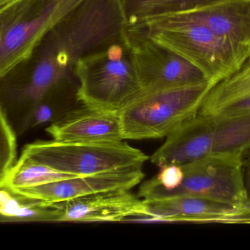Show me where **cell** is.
<instances>
[{
  "mask_svg": "<svg viewBox=\"0 0 250 250\" xmlns=\"http://www.w3.org/2000/svg\"><path fill=\"white\" fill-rule=\"evenodd\" d=\"M183 57L215 85L239 70L250 54L233 46L200 22L178 14L162 16L132 30Z\"/></svg>",
  "mask_w": 250,
  "mask_h": 250,
  "instance_id": "6da1fadb",
  "label": "cell"
},
{
  "mask_svg": "<svg viewBox=\"0 0 250 250\" xmlns=\"http://www.w3.org/2000/svg\"><path fill=\"white\" fill-rule=\"evenodd\" d=\"M76 98L82 105L120 113L143 93L126 36L75 63Z\"/></svg>",
  "mask_w": 250,
  "mask_h": 250,
  "instance_id": "7a4b0ae2",
  "label": "cell"
},
{
  "mask_svg": "<svg viewBox=\"0 0 250 250\" xmlns=\"http://www.w3.org/2000/svg\"><path fill=\"white\" fill-rule=\"evenodd\" d=\"M84 0H13L0 7V82Z\"/></svg>",
  "mask_w": 250,
  "mask_h": 250,
  "instance_id": "3957f363",
  "label": "cell"
},
{
  "mask_svg": "<svg viewBox=\"0 0 250 250\" xmlns=\"http://www.w3.org/2000/svg\"><path fill=\"white\" fill-rule=\"evenodd\" d=\"M205 82L144 92L120 113L125 139L167 137L198 113L211 87Z\"/></svg>",
  "mask_w": 250,
  "mask_h": 250,
  "instance_id": "277c9868",
  "label": "cell"
},
{
  "mask_svg": "<svg viewBox=\"0 0 250 250\" xmlns=\"http://www.w3.org/2000/svg\"><path fill=\"white\" fill-rule=\"evenodd\" d=\"M22 154L57 171L84 176L129 167H142L148 157L120 142L38 141L28 144Z\"/></svg>",
  "mask_w": 250,
  "mask_h": 250,
  "instance_id": "5b68a950",
  "label": "cell"
},
{
  "mask_svg": "<svg viewBox=\"0 0 250 250\" xmlns=\"http://www.w3.org/2000/svg\"><path fill=\"white\" fill-rule=\"evenodd\" d=\"M243 158L211 156L182 166L184 179L174 190L151 191L138 195L143 200L177 195L204 198L239 207L248 201L243 172Z\"/></svg>",
  "mask_w": 250,
  "mask_h": 250,
  "instance_id": "8992f818",
  "label": "cell"
},
{
  "mask_svg": "<svg viewBox=\"0 0 250 250\" xmlns=\"http://www.w3.org/2000/svg\"><path fill=\"white\" fill-rule=\"evenodd\" d=\"M126 36L144 93L209 81L192 63L142 34L126 30Z\"/></svg>",
  "mask_w": 250,
  "mask_h": 250,
  "instance_id": "52a82bcc",
  "label": "cell"
},
{
  "mask_svg": "<svg viewBox=\"0 0 250 250\" xmlns=\"http://www.w3.org/2000/svg\"><path fill=\"white\" fill-rule=\"evenodd\" d=\"M144 176L142 167H129L61 179L16 190L46 205H53L100 192L130 190L142 182Z\"/></svg>",
  "mask_w": 250,
  "mask_h": 250,
  "instance_id": "ba28073f",
  "label": "cell"
},
{
  "mask_svg": "<svg viewBox=\"0 0 250 250\" xmlns=\"http://www.w3.org/2000/svg\"><path fill=\"white\" fill-rule=\"evenodd\" d=\"M60 223H117L131 217H146V204L129 190H114L56 204Z\"/></svg>",
  "mask_w": 250,
  "mask_h": 250,
  "instance_id": "9c48e42d",
  "label": "cell"
},
{
  "mask_svg": "<svg viewBox=\"0 0 250 250\" xmlns=\"http://www.w3.org/2000/svg\"><path fill=\"white\" fill-rule=\"evenodd\" d=\"M52 139L60 142H120L125 140L120 113L98 110L81 104L48 125Z\"/></svg>",
  "mask_w": 250,
  "mask_h": 250,
  "instance_id": "30bf717a",
  "label": "cell"
},
{
  "mask_svg": "<svg viewBox=\"0 0 250 250\" xmlns=\"http://www.w3.org/2000/svg\"><path fill=\"white\" fill-rule=\"evenodd\" d=\"M146 219L159 222L229 224L239 207L188 195L145 201Z\"/></svg>",
  "mask_w": 250,
  "mask_h": 250,
  "instance_id": "8fae6325",
  "label": "cell"
},
{
  "mask_svg": "<svg viewBox=\"0 0 250 250\" xmlns=\"http://www.w3.org/2000/svg\"><path fill=\"white\" fill-rule=\"evenodd\" d=\"M176 14L200 22L233 46L250 54V0H229Z\"/></svg>",
  "mask_w": 250,
  "mask_h": 250,
  "instance_id": "7c38bea8",
  "label": "cell"
},
{
  "mask_svg": "<svg viewBox=\"0 0 250 250\" xmlns=\"http://www.w3.org/2000/svg\"><path fill=\"white\" fill-rule=\"evenodd\" d=\"M198 113L221 117L250 114V59L239 70L211 87Z\"/></svg>",
  "mask_w": 250,
  "mask_h": 250,
  "instance_id": "4fadbf2b",
  "label": "cell"
},
{
  "mask_svg": "<svg viewBox=\"0 0 250 250\" xmlns=\"http://www.w3.org/2000/svg\"><path fill=\"white\" fill-rule=\"evenodd\" d=\"M229 0H120L125 28L137 29L162 16L192 11Z\"/></svg>",
  "mask_w": 250,
  "mask_h": 250,
  "instance_id": "5bb4252c",
  "label": "cell"
},
{
  "mask_svg": "<svg viewBox=\"0 0 250 250\" xmlns=\"http://www.w3.org/2000/svg\"><path fill=\"white\" fill-rule=\"evenodd\" d=\"M62 211L55 204L46 205L10 187L0 185V216L14 221L60 222Z\"/></svg>",
  "mask_w": 250,
  "mask_h": 250,
  "instance_id": "9a60e30c",
  "label": "cell"
},
{
  "mask_svg": "<svg viewBox=\"0 0 250 250\" xmlns=\"http://www.w3.org/2000/svg\"><path fill=\"white\" fill-rule=\"evenodd\" d=\"M72 177L76 176L57 171L21 154L4 183L14 189H26Z\"/></svg>",
  "mask_w": 250,
  "mask_h": 250,
  "instance_id": "2e32d148",
  "label": "cell"
},
{
  "mask_svg": "<svg viewBox=\"0 0 250 250\" xmlns=\"http://www.w3.org/2000/svg\"><path fill=\"white\" fill-rule=\"evenodd\" d=\"M57 86L50 91L35 106L26 122V131L55 123L77 107L75 104L79 102L76 95H67L62 98L64 95L57 93Z\"/></svg>",
  "mask_w": 250,
  "mask_h": 250,
  "instance_id": "e0dca14e",
  "label": "cell"
},
{
  "mask_svg": "<svg viewBox=\"0 0 250 250\" xmlns=\"http://www.w3.org/2000/svg\"><path fill=\"white\" fill-rule=\"evenodd\" d=\"M16 133L0 105V185L16 161Z\"/></svg>",
  "mask_w": 250,
  "mask_h": 250,
  "instance_id": "ac0fdd59",
  "label": "cell"
},
{
  "mask_svg": "<svg viewBox=\"0 0 250 250\" xmlns=\"http://www.w3.org/2000/svg\"><path fill=\"white\" fill-rule=\"evenodd\" d=\"M229 224H250V198L241 205L239 212L230 220Z\"/></svg>",
  "mask_w": 250,
  "mask_h": 250,
  "instance_id": "d6986e66",
  "label": "cell"
},
{
  "mask_svg": "<svg viewBox=\"0 0 250 250\" xmlns=\"http://www.w3.org/2000/svg\"><path fill=\"white\" fill-rule=\"evenodd\" d=\"M243 172L245 186L248 191V196L250 198V151L244 157Z\"/></svg>",
  "mask_w": 250,
  "mask_h": 250,
  "instance_id": "ffe728a7",
  "label": "cell"
},
{
  "mask_svg": "<svg viewBox=\"0 0 250 250\" xmlns=\"http://www.w3.org/2000/svg\"><path fill=\"white\" fill-rule=\"evenodd\" d=\"M13 1V0H0V7L4 5L7 3L10 2V1Z\"/></svg>",
  "mask_w": 250,
  "mask_h": 250,
  "instance_id": "44dd1931",
  "label": "cell"
}]
</instances>
